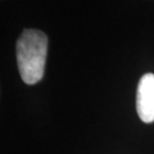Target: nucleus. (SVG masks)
Returning <instances> with one entry per match:
<instances>
[{
  "label": "nucleus",
  "instance_id": "obj_1",
  "mask_svg": "<svg viewBox=\"0 0 154 154\" xmlns=\"http://www.w3.org/2000/svg\"><path fill=\"white\" fill-rule=\"evenodd\" d=\"M48 38L42 31L26 29L16 44V58L22 80L28 85L39 82L45 72Z\"/></svg>",
  "mask_w": 154,
  "mask_h": 154
},
{
  "label": "nucleus",
  "instance_id": "obj_2",
  "mask_svg": "<svg viewBox=\"0 0 154 154\" xmlns=\"http://www.w3.org/2000/svg\"><path fill=\"white\" fill-rule=\"evenodd\" d=\"M136 110L145 123L154 121V74L146 73L140 78L136 95Z\"/></svg>",
  "mask_w": 154,
  "mask_h": 154
}]
</instances>
